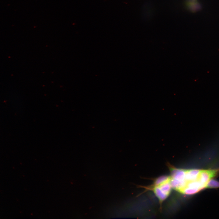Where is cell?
Masks as SVG:
<instances>
[{
    "label": "cell",
    "instance_id": "1",
    "mask_svg": "<svg viewBox=\"0 0 219 219\" xmlns=\"http://www.w3.org/2000/svg\"><path fill=\"white\" fill-rule=\"evenodd\" d=\"M167 165L172 189L185 195H193L206 188L208 181L219 172V169H184L169 163Z\"/></svg>",
    "mask_w": 219,
    "mask_h": 219
},
{
    "label": "cell",
    "instance_id": "2",
    "mask_svg": "<svg viewBox=\"0 0 219 219\" xmlns=\"http://www.w3.org/2000/svg\"><path fill=\"white\" fill-rule=\"evenodd\" d=\"M141 187L146 191L152 192L158 199L160 206L170 195L172 189L170 175L160 176L155 179L151 184Z\"/></svg>",
    "mask_w": 219,
    "mask_h": 219
},
{
    "label": "cell",
    "instance_id": "3",
    "mask_svg": "<svg viewBox=\"0 0 219 219\" xmlns=\"http://www.w3.org/2000/svg\"><path fill=\"white\" fill-rule=\"evenodd\" d=\"M219 188V182L212 179L208 182L206 188Z\"/></svg>",
    "mask_w": 219,
    "mask_h": 219
}]
</instances>
